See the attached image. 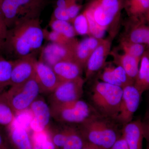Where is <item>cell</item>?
Returning <instances> with one entry per match:
<instances>
[{"label": "cell", "mask_w": 149, "mask_h": 149, "mask_svg": "<svg viewBox=\"0 0 149 149\" xmlns=\"http://www.w3.org/2000/svg\"><path fill=\"white\" fill-rule=\"evenodd\" d=\"M77 41L75 39L67 44L50 42L42 50L40 60L52 67L59 62L74 60V47Z\"/></svg>", "instance_id": "30bf717a"}, {"label": "cell", "mask_w": 149, "mask_h": 149, "mask_svg": "<svg viewBox=\"0 0 149 149\" xmlns=\"http://www.w3.org/2000/svg\"><path fill=\"white\" fill-rule=\"evenodd\" d=\"M146 149H149V146H147Z\"/></svg>", "instance_id": "c3c4849f"}, {"label": "cell", "mask_w": 149, "mask_h": 149, "mask_svg": "<svg viewBox=\"0 0 149 149\" xmlns=\"http://www.w3.org/2000/svg\"><path fill=\"white\" fill-rule=\"evenodd\" d=\"M2 0H0V2H1V1Z\"/></svg>", "instance_id": "f907efd6"}, {"label": "cell", "mask_w": 149, "mask_h": 149, "mask_svg": "<svg viewBox=\"0 0 149 149\" xmlns=\"http://www.w3.org/2000/svg\"><path fill=\"white\" fill-rule=\"evenodd\" d=\"M5 92L0 94V125L6 128L16 120L17 114L12 107Z\"/></svg>", "instance_id": "603a6c76"}, {"label": "cell", "mask_w": 149, "mask_h": 149, "mask_svg": "<svg viewBox=\"0 0 149 149\" xmlns=\"http://www.w3.org/2000/svg\"><path fill=\"white\" fill-rule=\"evenodd\" d=\"M109 149H130L126 141L121 135L113 146Z\"/></svg>", "instance_id": "d590c367"}, {"label": "cell", "mask_w": 149, "mask_h": 149, "mask_svg": "<svg viewBox=\"0 0 149 149\" xmlns=\"http://www.w3.org/2000/svg\"><path fill=\"white\" fill-rule=\"evenodd\" d=\"M146 46H148V47L149 49V41H148V43H147Z\"/></svg>", "instance_id": "7dc6e473"}, {"label": "cell", "mask_w": 149, "mask_h": 149, "mask_svg": "<svg viewBox=\"0 0 149 149\" xmlns=\"http://www.w3.org/2000/svg\"><path fill=\"white\" fill-rule=\"evenodd\" d=\"M35 76L42 93L50 94L61 82L52 68L40 60L35 62Z\"/></svg>", "instance_id": "5bb4252c"}, {"label": "cell", "mask_w": 149, "mask_h": 149, "mask_svg": "<svg viewBox=\"0 0 149 149\" xmlns=\"http://www.w3.org/2000/svg\"><path fill=\"white\" fill-rule=\"evenodd\" d=\"M50 107L52 117L56 121L68 125H80L93 114L92 107L81 99Z\"/></svg>", "instance_id": "8992f818"}, {"label": "cell", "mask_w": 149, "mask_h": 149, "mask_svg": "<svg viewBox=\"0 0 149 149\" xmlns=\"http://www.w3.org/2000/svg\"><path fill=\"white\" fill-rule=\"evenodd\" d=\"M120 45L124 53L140 60L146 51L145 45L131 42L125 39L122 40Z\"/></svg>", "instance_id": "83f0119b"}, {"label": "cell", "mask_w": 149, "mask_h": 149, "mask_svg": "<svg viewBox=\"0 0 149 149\" xmlns=\"http://www.w3.org/2000/svg\"><path fill=\"white\" fill-rule=\"evenodd\" d=\"M0 20H3V17L2 13L1 10V8H0Z\"/></svg>", "instance_id": "7bdbcfd3"}, {"label": "cell", "mask_w": 149, "mask_h": 149, "mask_svg": "<svg viewBox=\"0 0 149 149\" xmlns=\"http://www.w3.org/2000/svg\"><path fill=\"white\" fill-rule=\"evenodd\" d=\"M123 93L116 120L124 125L133 120L134 113L139 108L142 94L131 85L123 88Z\"/></svg>", "instance_id": "9c48e42d"}, {"label": "cell", "mask_w": 149, "mask_h": 149, "mask_svg": "<svg viewBox=\"0 0 149 149\" xmlns=\"http://www.w3.org/2000/svg\"><path fill=\"white\" fill-rule=\"evenodd\" d=\"M33 149H40L38 148V147H37V146H35V145H33Z\"/></svg>", "instance_id": "bcb514c9"}, {"label": "cell", "mask_w": 149, "mask_h": 149, "mask_svg": "<svg viewBox=\"0 0 149 149\" xmlns=\"http://www.w3.org/2000/svg\"><path fill=\"white\" fill-rule=\"evenodd\" d=\"M146 15L147 19L149 21V10L148 11V12L146 14Z\"/></svg>", "instance_id": "ee69618b"}, {"label": "cell", "mask_w": 149, "mask_h": 149, "mask_svg": "<svg viewBox=\"0 0 149 149\" xmlns=\"http://www.w3.org/2000/svg\"><path fill=\"white\" fill-rule=\"evenodd\" d=\"M6 129L12 149H33L32 137L27 129L16 120Z\"/></svg>", "instance_id": "9a60e30c"}, {"label": "cell", "mask_w": 149, "mask_h": 149, "mask_svg": "<svg viewBox=\"0 0 149 149\" xmlns=\"http://www.w3.org/2000/svg\"><path fill=\"white\" fill-rule=\"evenodd\" d=\"M149 10V0H139L129 8L130 14L135 17L146 14Z\"/></svg>", "instance_id": "4dcf8cb0"}, {"label": "cell", "mask_w": 149, "mask_h": 149, "mask_svg": "<svg viewBox=\"0 0 149 149\" xmlns=\"http://www.w3.org/2000/svg\"><path fill=\"white\" fill-rule=\"evenodd\" d=\"M144 128V139L146 140L148 144L147 146H149V119L143 122Z\"/></svg>", "instance_id": "f35d334b"}, {"label": "cell", "mask_w": 149, "mask_h": 149, "mask_svg": "<svg viewBox=\"0 0 149 149\" xmlns=\"http://www.w3.org/2000/svg\"><path fill=\"white\" fill-rule=\"evenodd\" d=\"M60 124H49L47 129L53 143L58 149L62 148L74 126L59 123Z\"/></svg>", "instance_id": "ffe728a7"}, {"label": "cell", "mask_w": 149, "mask_h": 149, "mask_svg": "<svg viewBox=\"0 0 149 149\" xmlns=\"http://www.w3.org/2000/svg\"><path fill=\"white\" fill-rule=\"evenodd\" d=\"M100 79L103 82L122 89L128 85H134V80L120 65L105 67L100 75Z\"/></svg>", "instance_id": "e0dca14e"}, {"label": "cell", "mask_w": 149, "mask_h": 149, "mask_svg": "<svg viewBox=\"0 0 149 149\" xmlns=\"http://www.w3.org/2000/svg\"><path fill=\"white\" fill-rule=\"evenodd\" d=\"M76 2V0H58L56 4V7L66 9L70 6Z\"/></svg>", "instance_id": "74e56055"}, {"label": "cell", "mask_w": 149, "mask_h": 149, "mask_svg": "<svg viewBox=\"0 0 149 149\" xmlns=\"http://www.w3.org/2000/svg\"><path fill=\"white\" fill-rule=\"evenodd\" d=\"M122 135L130 149H143V124L141 119L133 120L123 125Z\"/></svg>", "instance_id": "2e32d148"}, {"label": "cell", "mask_w": 149, "mask_h": 149, "mask_svg": "<svg viewBox=\"0 0 149 149\" xmlns=\"http://www.w3.org/2000/svg\"><path fill=\"white\" fill-rule=\"evenodd\" d=\"M123 89L103 81H97L92 89L91 99L100 114L116 119L118 115Z\"/></svg>", "instance_id": "3957f363"}, {"label": "cell", "mask_w": 149, "mask_h": 149, "mask_svg": "<svg viewBox=\"0 0 149 149\" xmlns=\"http://www.w3.org/2000/svg\"><path fill=\"white\" fill-rule=\"evenodd\" d=\"M52 19L68 21L70 22V19L66 9L60 8L57 7H56L54 10Z\"/></svg>", "instance_id": "836d02e7"}, {"label": "cell", "mask_w": 149, "mask_h": 149, "mask_svg": "<svg viewBox=\"0 0 149 149\" xmlns=\"http://www.w3.org/2000/svg\"><path fill=\"white\" fill-rule=\"evenodd\" d=\"M139 0H128V5L129 6V8L136 3Z\"/></svg>", "instance_id": "60d3db41"}, {"label": "cell", "mask_w": 149, "mask_h": 149, "mask_svg": "<svg viewBox=\"0 0 149 149\" xmlns=\"http://www.w3.org/2000/svg\"><path fill=\"white\" fill-rule=\"evenodd\" d=\"M45 39V30L39 18L21 21L8 29L4 50L16 59L33 56L42 48Z\"/></svg>", "instance_id": "6da1fadb"}, {"label": "cell", "mask_w": 149, "mask_h": 149, "mask_svg": "<svg viewBox=\"0 0 149 149\" xmlns=\"http://www.w3.org/2000/svg\"><path fill=\"white\" fill-rule=\"evenodd\" d=\"M84 11L88 19L90 36L98 39H103V37L105 34L106 30L101 27L96 22L91 12L88 9L86 8Z\"/></svg>", "instance_id": "f1b7e54d"}, {"label": "cell", "mask_w": 149, "mask_h": 149, "mask_svg": "<svg viewBox=\"0 0 149 149\" xmlns=\"http://www.w3.org/2000/svg\"><path fill=\"white\" fill-rule=\"evenodd\" d=\"M103 39L90 36L80 41H77L74 47V59L85 68L88 59Z\"/></svg>", "instance_id": "ac0fdd59"}, {"label": "cell", "mask_w": 149, "mask_h": 149, "mask_svg": "<svg viewBox=\"0 0 149 149\" xmlns=\"http://www.w3.org/2000/svg\"><path fill=\"white\" fill-rule=\"evenodd\" d=\"M120 6V0H94L87 8L96 22L107 31L116 20Z\"/></svg>", "instance_id": "52a82bcc"}, {"label": "cell", "mask_w": 149, "mask_h": 149, "mask_svg": "<svg viewBox=\"0 0 149 149\" xmlns=\"http://www.w3.org/2000/svg\"><path fill=\"white\" fill-rule=\"evenodd\" d=\"M86 142L79 129L74 127L61 149H83Z\"/></svg>", "instance_id": "484cf974"}, {"label": "cell", "mask_w": 149, "mask_h": 149, "mask_svg": "<svg viewBox=\"0 0 149 149\" xmlns=\"http://www.w3.org/2000/svg\"><path fill=\"white\" fill-rule=\"evenodd\" d=\"M125 40L131 42L146 45L149 41V26L143 24L135 25Z\"/></svg>", "instance_id": "cb8c5ba5"}, {"label": "cell", "mask_w": 149, "mask_h": 149, "mask_svg": "<svg viewBox=\"0 0 149 149\" xmlns=\"http://www.w3.org/2000/svg\"><path fill=\"white\" fill-rule=\"evenodd\" d=\"M5 92L12 107L17 114L29 109L42 91L35 76L21 85L10 86Z\"/></svg>", "instance_id": "5b68a950"}, {"label": "cell", "mask_w": 149, "mask_h": 149, "mask_svg": "<svg viewBox=\"0 0 149 149\" xmlns=\"http://www.w3.org/2000/svg\"><path fill=\"white\" fill-rule=\"evenodd\" d=\"M146 53L147 56H148V57L149 59V49L148 50L146 51Z\"/></svg>", "instance_id": "f6af8a7d"}, {"label": "cell", "mask_w": 149, "mask_h": 149, "mask_svg": "<svg viewBox=\"0 0 149 149\" xmlns=\"http://www.w3.org/2000/svg\"><path fill=\"white\" fill-rule=\"evenodd\" d=\"M14 62V60H8L0 56V86H10Z\"/></svg>", "instance_id": "4316f807"}, {"label": "cell", "mask_w": 149, "mask_h": 149, "mask_svg": "<svg viewBox=\"0 0 149 149\" xmlns=\"http://www.w3.org/2000/svg\"><path fill=\"white\" fill-rule=\"evenodd\" d=\"M49 25L52 30L60 33L68 39H74L77 35L73 25L69 22L52 19Z\"/></svg>", "instance_id": "d4e9b609"}, {"label": "cell", "mask_w": 149, "mask_h": 149, "mask_svg": "<svg viewBox=\"0 0 149 149\" xmlns=\"http://www.w3.org/2000/svg\"><path fill=\"white\" fill-rule=\"evenodd\" d=\"M83 149H104L101 147L98 146L94 144L86 142L85 146L83 147Z\"/></svg>", "instance_id": "ab89813d"}, {"label": "cell", "mask_w": 149, "mask_h": 149, "mask_svg": "<svg viewBox=\"0 0 149 149\" xmlns=\"http://www.w3.org/2000/svg\"><path fill=\"white\" fill-rule=\"evenodd\" d=\"M112 55L117 65L122 67L128 76L135 82L141 60L125 53L123 54L112 53Z\"/></svg>", "instance_id": "44dd1931"}, {"label": "cell", "mask_w": 149, "mask_h": 149, "mask_svg": "<svg viewBox=\"0 0 149 149\" xmlns=\"http://www.w3.org/2000/svg\"><path fill=\"white\" fill-rule=\"evenodd\" d=\"M29 109L33 118L30 123V127L35 133H40L47 130L50 124L52 116L50 107L42 97H38L32 103Z\"/></svg>", "instance_id": "8fae6325"}, {"label": "cell", "mask_w": 149, "mask_h": 149, "mask_svg": "<svg viewBox=\"0 0 149 149\" xmlns=\"http://www.w3.org/2000/svg\"><path fill=\"white\" fill-rule=\"evenodd\" d=\"M6 88V87H4V86H0V94L4 92V90Z\"/></svg>", "instance_id": "b9f144b4"}, {"label": "cell", "mask_w": 149, "mask_h": 149, "mask_svg": "<svg viewBox=\"0 0 149 149\" xmlns=\"http://www.w3.org/2000/svg\"><path fill=\"white\" fill-rule=\"evenodd\" d=\"M109 118L93 113L80 125L79 130L85 141L104 149H109L120 136Z\"/></svg>", "instance_id": "7a4b0ae2"}, {"label": "cell", "mask_w": 149, "mask_h": 149, "mask_svg": "<svg viewBox=\"0 0 149 149\" xmlns=\"http://www.w3.org/2000/svg\"><path fill=\"white\" fill-rule=\"evenodd\" d=\"M12 149L11 148H5V149Z\"/></svg>", "instance_id": "681fc988"}, {"label": "cell", "mask_w": 149, "mask_h": 149, "mask_svg": "<svg viewBox=\"0 0 149 149\" xmlns=\"http://www.w3.org/2000/svg\"><path fill=\"white\" fill-rule=\"evenodd\" d=\"M45 37L50 42L56 43L59 44H67L72 42L75 38L73 39H69L67 38L64 35L60 33L51 30L50 32H46L45 31Z\"/></svg>", "instance_id": "1f68e13d"}, {"label": "cell", "mask_w": 149, "mask_h": 149, "mask_svg": "<svg viewBox=\"0 0 149 149\" xmlns=\"http://www.w3.org/2000/svg\"><path fill=\"white\" fill-rule=\"evenodd\" d=\"M85 80L82 77L69 81L61 82L50 94V106L67 103L80 100L83 94Z\"/></svg>", "instance_id": "ba28073f"}, {"label": "cell", "mask_w": 149, "mask_h": 149, "mask_svg": "<svg viewBox=\"0 0 149 149\" xmlns=\"http://www.w3.org/2000/svg\"><path fill=\"white\" fill-rule=\"evenodd\" d=\"M81 7L82 6L78 4L76 2L66 8L71 23L74 19L78 15V13L81 9Z\"/></svg>", "instance_id": "e575fe53"}, {"label": "cell", "mask_w": 149, "mask_h": 149, "mask_svg": "<svg viewBox=\"0 0 149 149\" xmlns=\"http://www.w3.org/2000/svg\"><path fill=\"white\" fill-rule=\"evenodd\" d=\"M72 24L77 35H90L88 19L85 12L78 15L72 21Z\"/></svg>", "instance_id": "f546056e"}, {"label": "cell", "mask_w": 149, "mask_h": 149, "mask_svg": "<svg viewBox=\"0 0 149 149\" xmlns=\"http://www.w3.org/2000/svg\"><path fill=\"white\" fill-rule=\"evenodd\" d=\"M8 29L3 20H0V52L4 50Z\"/></svg>", "instance_id": "d6a6232c"}, {"label": "cell", "mask_w": 149, "mask_h": 149, "mask_svg": "<svg viewBox=\"0 0 149 149\" xmlns=\"http://www.w3.org/2000/svg\"><path fill=\"white\" fill-rule=\"evenodd\" d=\"M45 0H2L0 8L8 29L24 20L39 18Z\"/></svg>", "instance_id": "277c9868"}, {"label": "cell", "mask_w": 149, "mask_h": 149, "mask_svg": "<svg viewBox=\"0 0 149 149\" xmlns=\"http://www.w3.org/2000/svg\"><path fill=\"white\" fill-rule=\"evenodd\" d=\"M52 68L60 82L82 77L83 67L74 60L59 62Z\"/></svg>", "instance_id": "d6986e66"}, {"label": "cell", "mask_w": 149, "mask_h": 149, "mask_svg": "<svg viewBox=\"0 0 149 149\" xmlns=\"http://www.w3.org/2000/svg\"><path fill=\"white\" fill-rule=\"evenodd\" d=\"M36 58L31 56L14 60L10 86L21 85L35 76Z\"/></svg>", "instance_id": "7c38bea8"}, {"label": "cell", "mask_w": 149, "mask_h": 149, "mask_svg": "<svg viewBox=\"0 0 149 149\" xmlns=\"http://www.w3.org/2000/svg\"><path fill=\"white\" fill-rule=\"evenodd\" d=\"M134 85L141 94L149 90V59L145 52L140 61Z\"/></svg>", "instance_id": "7402d4cb"}, {"label": "cell", "mask_w": 149, "mask_h": 149, "mask_svg": "<svg viewBox=\"0 0 149 149\" xmlns=\"http://www.w3.org/2000/svg\"><path fill=\"white\" fill-rule=\"evenodd\" d=\"M11 148L6 131L0 128V149Z\"/></svg>", "instance_id": "8d00e7d4"}, {"label": "cell", "mask_w": 149, "mask_h": 149, "mask_svg": "<svg viewBox=\"0 0 149 149\" xmlns=\"http://www.w3.org/2000/svg\"><path fill=\"white\" fill-rule=\"evenodd\" d=\"M111 45L110 40L103 39L91 54L85 67L86 79H90L103 68L108 56L110 53Z\"/></svg>", "instance_id": "4fadbf2b"}]
</instances>
